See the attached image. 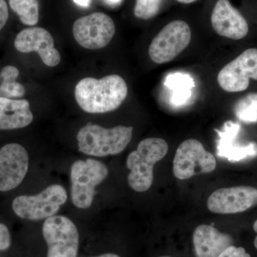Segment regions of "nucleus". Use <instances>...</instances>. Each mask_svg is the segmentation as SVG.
I'll use <instances>...</instances> for the list:
<instances>
[{
	"mask_svg": "<svg viewBox=\"0 0 257 257\" xmlns=\"http://www.w3.org/2000/svg\"><path fill=\"white\" fill-rule=\"evenodd\" d=\"M253 230H254L255 232L257 233V220L255 221V222L253 223ZM254 246L257 249V236H256V238H255L254 239Z\"/></svg>",
	"mask_w": 257,
	"mask_h": 257,
	"instance_id": "c85d7f7f",
	"label": "nucleus"
},
{
	"mask_svg": "<svg viewBox=\"0 0 257 257\" xmlns=\"http://www.w3.org/2000/svg\"><path fill=\"white\" fill-rule=\"evenodd\" d=\"M191 40L192 31L188 24L183 20L171 22L152 40L149 56L155 63H168L189 46Z\"/></svg>",
	"mask_w": 257,
	"mask_h": 257,
	"instance_id": "423d86ee",
	"label": "nucleus"
},
{
	"mask_svg": "<svg viewBox=\"0 0 257 257\" xmlns=\"http://www.w3.org/2000/svg\"><path fill=\"white\" fill-rule=\"evenodd\" d=\"M163 0H136L134 15L137 18L150 20L160 13Z\"/></svg>",
	"mask_w": 257,
	"mask_h": 257,
	"instance_id": "4be33fe9",
	"label": "nucleus"
},
{
	"mask_svg": "<svg viewBox=\"0 0 257 257\" xmlns=\"http://www.w3.org/2000/svg\"><path fill=\"white\" fill-rule=\"evenodd\" d=\"M29 169V155L18 143L7 144L0 149V192L13 190L23 182Z\"/></svg>",
	"mask_w": 257,
	"mask_h": 257,
	"instance_id": "9b49d317",
	"label": "nucleus"
},
{
	"mask_svg": "<svg viewBox=\"0 0 257 257\" xmlns=\"http://www.w3.org/2000/svg\"><path fill=\"white\" fill-rule=\"evenodd\" d=\"M128 94V87L122 77L110 74L101 79L86 77L74 89V96L81 109L90 114H102L116 110Z\"/></svg>",
	"mask_w": 257,
	"mask_h": 257,
	"instance_id": "f257e3e1",
	"label": "nucleus"
},
{
	"mask_svg": "<svg viewBox=\"0 0 257 257\" xmlns=\"http://www.w3.org/2000/svg\"><path fill=\"white\" fill-rule=\"evenodd\" d=\"M160 257H171V256H160Z\"/></svg>",
	"mask_w": 257,
	"mask_h": 257,
	"instance_id": "7c9ffc66",
	"label": "nucleus"
},
{
	"mask_svg": "<svg viewBox=\"0 0 257 257\" xmlns=\"http://www.w3.org/2000/svg\"><path fill=\"white\" fill-rule=\"evenodd\" d=\"M208 209L215 214H237L257 205V189L248 186L221 188L209 196Z\"/></svg>",
	"mask_w": 257,
	"mask_h": 257,
	"instance_id": "f8f14e48",
	"label": "nucleus"
},
{
	"mask_svg": "<svg viewBox=\"0 0 257 257\" xmlns=\"http://www.w3.org/2000/svg\"><path fill=\"white\" fill-rule=\"evenodd\" d=\"M236 117L246 123H257V92L248 93L234 106Z\"/></svg>",
	"mask_w": 257,
	"mask_h": 257,
	"instance_id": "412c9836",
	"label": "nucleus"
},
{
	"mask_svg": "<svg viewBox=\"0 0 257 257\" xmlns=\"http://www.w3.org/2000/svg\"><path fill=\"white\" fill-rule=\"evenodd\" d=\"M73 1L75 4L83 8H87L90 4V0H73Z\"/></svg>",
	"mask_w": 257,
	"mask_h": 257,
	"instance_id": "a878e982",
	"label": "nucleus"
},
{
	"mask_svg": "<svg viewBox=\"0 0 257 257\" xmlns=\"http://www.w3.org/2000/svg\"><path fill=\"white\" fill-rule=\"evenodd\" d=\"M165 84L172 90L171 101L177 106L187 102L192 94L194 82L187 74L174 73L167 76Z\"/></svg>",
	"mask_w": 257,
	"mask_h": 257,
	"instance_id": "a211bd4d",
	"label": "nucleus"
},
{
	"mask_svg": "<svg viewBox=\"0 0 257 257\" xmlns=\"http://www.w3.org/2000/svg\"><path fill=\"white\" fill-rule=\"evenodd\" d=\"M20 72L14 66H6L0 72V97L20 98L26 90L23 84L17 82Z\"/></svg>",
	"mask_w": 257,
	"mask_h": 257,
	"instance_id": "6ab92c4d",
	"label": "nucleus"
},
{
	"mask_svg": "<svg viewBox=\"0 0 257 257\" xmlns=\"http://www.w3.org/2000/svg\"><path fill=\"white\" fill-rule=\"evenodd\" d=\"M67 199L66 189L59 184H53L36 195L18 196L13 200L12 208L21 219L42 220L55 216Z\"/></svg>",
	"mask_w": 257,
	"mask_h": 257,
	"instance_id": "39448f33",
	"label": "nucleus"
},
{
	"mask_svg": "<svg viewBox=\"0 0 257 257\" xmlns=\"http://www.w3.org/2000/svg\"><path fill=\"white\" fill-rule=\"evenodd\" d=\"M219 257H251V255L246 253L243 247H236L232 245L226 248Z\"/></svg>",
	"mask_w": 257,
	"mask_h": 257,
	"instance_id": "b1692460",
	"label": "nucleus"
},
{
	"mask_svg": "<svg viewBox=\"0 0 257 257\" xmlns=\"http://www.w3.org/2000/svg\"><path fill=\"white\" fill-rule=\"evenodd\" d=\"M33 119L30 102L26 99L0 97V130L26 127Z\"/></svg>",
	"mask_w": 257,
	"mask_h": 257,
	"instance_id": "f3484780",
	"label": "nucleus"
},
{
	"mask_svg": "<svg viewBox=\"0 0 257 257\" xmlns=\"http://www.w3.org/2000/svg\"><path fill=\"white\" fill-rule=\"evenodd\" d=\"M72 30L74 39L81 47L94 50L107 46L114 36L116 29L109 15L94 13L77 19Z\"/></svg>",
	"mask_w": 257,
	"mask_h": 257,
	"instance_id": "1a4fd4ad",
	"label": "nucleus"
},
{
	"mask_svg": "<svg viewBox=\"0 0 257 257\" xmlns=\"http://www.w3.org/2000/svg\"><path fill=\"white\" fill-rule=\"evenodd\" d=\"M169 145L162 138L145 139L128 155L126 165L130 174L128 183L135 192H145L153 183L154 167L167 155Z\"/></svg>",
	"mask_w": 257,
	"mask_h": 257,
	"instance_id": "f03ea898",
	"label": "nucleus"
},
{
	"mask_svg": "<svg viewBox=\"0 0 257 257\" xmlns=\"http://www.w3.org/2000/svg\"><path fill=\"white\" fill-rule=\"evenodd\" d=\"M11 246V234L6 225L0 223V251H6Z\"/></svg>",
	"mask_w": 257,
	"mask_h": 257,
	"instance_id": "5701e85b",
	"label": "nucleus"
},
{
	"mask_svg": "<svg viewBox=\"0 0 257 257\" xmlns=\"http://www.w3.org/2000/svg\"><path fill=\"white\" fill-rule=\"evenodd\" d=\"M176 1L178 2L179 3H182V4L189 5L195 3L197 0H176Z\"/></svg>",
	"mask_w": 257,
	"mask_h": 257,
	"instance_id": "bb28decb",
	"label": "nucleus"
},
{
	"mask_svg": "<svg viewBox=\"0 0 257 257\" xmlns=\"http://www.w3.org/2000/svg\"><path fill=\"white\" fill-rule=\"evenodd\" d=\"M15 47L23 53L37 52L43 63L48 67H56L61 61L60 52L55 47L53 37L42 28L32 27L22 30L15 38Z\"/></svg>",
	"mask_w": 257,
	"mask_h": 257,
	"instance_id": "ddd939ff",
	"label": "nucleus"
},
{
	"mask_svg": "<svg viewBox=\"0 0 257 257\" xmlns=\"http://www.w3.org/2000/svg\"><path fill=\"white\" fill-rule=\"evenodd\" d=\"M11 9L18 15L21 23L35 26L39 22L40 9L38 0H9Z\"/></svg>",
	"mask_w": 257,
	"mask_h": 257,
	"instance_id": "aec40b11",
	"label": "nucleus"
},
{
	"mask_svg": "<svg viewBox=\"0 0 257 257\" xmlns=\"http://www.w3.org/2000/svg\"><path fill=\"white\" fill-rule=\"evenodd\" d=\"M42 234L48 246L47 257H77L79 231L69 218L60 215L47 218Z\"/></svg>",
	"mask_w": 257,
	"mask_h": 257,
	"instance_id": "0eeeda50",
	"label": "nucleus"
},
{
	"mask_svg": "<svg viewBox=\"0 0 257 257\" xmlns=\"http://www.w3.org/2000/svg\"><path fill=\"white\" fill-rule=\"evenodd\" d=\"M106 1H107V3H109V4L116 5L119 4L120 2H121V0H106Z\"/></svg>",
	"mask_w": 257,
	"mask_h": 257,
	"instance_id": "c756f323",
	"label": "nucleus"
},
{
	"mask_svg": "<svg viewBox=\"0 0 257 257\" xmlns=\"http://www.w3.org/2000/svg\"><path fill=\"white\" fill-rule=\"evenodd\" d=\"M193 243L196 256L219 257L226 248L232 246L233 239L214 226L202 224L194 230Z\"/></svg>",
	"mask_w": 257,
	"mask_h": 257,
	"instance_id": "dca6fc26",
	"label": "nucleus"
},
{
	"mask_svg": "<svg viewBox=\"0 0 257 257\" xmlns=\"http://www.w3.org/2000/svg\"><path fill=\"white\" fill-rule=\"evenodd\" d=\"M9 18V10L5 0H0V31L6 25Z\"/></svg>",
	"mask_w": 257,
	"mask_h": 257,
	"instance_id": "393cba45",
	"label": "nucleus"
},
{
	"mask_svg": "<svg viewBox=\"0 0 257 257\" xmlns=\"http://www.w3.org/2000/svg\"><path fill=\"white\" fill-rule=\"evenodd\" d=\"M109 175L106 166L94 159L77 160L71 167V198L76 207L86 209L92 206L96 186Z\"/></svg>",
	"mask_w": 257,
	"mask_h": 257,
	"instance_id": "20e7f679",
	"label": "nucleus"
},
{
	"mask_svg": "<svg viewBox=\"0 0 257 257\" xmlns=\"http://www.w3.org/2000/svg\"><path fill=\"white\" fill-rule=\"evenodd\" d=\"M93 257H120L118 255L115 254V253H106L104 254L99 255V256H93Z\"/></svg>",
	"mask_w": 257,
	"mask_h": 257,
	"instance_id": "cd10ccee",
	"label": "nucleus"
},
{
	"mask_svg": "<svg viewBox=\"0 0 257 257\" xmlns=\"http://www.w3.org/2000/svg\"><path fill=\"white\" fill-rule=\"evenodd\" d=\"M211 23L217 35L231 40H241L248 32L247 21L229 0H217L211 13Z\"/></svg>",
	"mask_w": 257,
	"mask_h": 257,
	"instance_id": "4468645a",
	"label": "nucleus"
},
{
	"mask_svg": "<svg viewBox=\"0 0 257 257\" xmlns=\"http://www.w3.org/2000/svg\"><path fill=\"white\" fill-rule=\"evenodd\" d=\"M257 81V49L243 51L235 60L225 65L217 75L221 89L227 92L246 90L250 79Z\"/></svg>",
	"mask_w": 257,
	"mask_h": 257,
	"instance_id": "9d476101",
	"label": "nucleus"
},
{
	"mask_svg": "<svg viewBox=\"0 0 257 257\" xmlns=\"http://www.w3.org/2000/svg\"><path fill=\"white\" fill-rule=\"evenodd\" d=\"M216 167L215 157L197 140H185L176 151L173 172L176 178L180 180L199 174L210 173Z\"/></svg>",
	"mask_w": 257,
	"mask_h": 257,
	"instance_id": "6e6552de",
	"label": "nucleus"
},
{
	"mask_svg": "<svg viewBox=\"0 0 257 257\" xmlns=\"http://www.w3.org/2000/svg\"><path fill=\"white\" fill-rule=\"evenodd\" d=\"M241 130L239 123L227 121L221 130H216L219 135L216 153L221 158L231 162H239L249 157L257 156V144L241 145L236 141Z\"/></svg>",
	"mask_w": 257,
	"mask_h": 257,
	"instance_id": "2eb2a0df",
	"label": "nucleus"
},
{
	"mask_svg": "<svg viewBox=\"0 0 257 257\" xmlns=\"http://www.w3.org/2000/svg\"><path fill=\"white\" fill-rule=\"evenodd\" d=\"M133 135L132 126L106 128L89 122L77 133L79 150L85 155L98 157L118 155L127 147Z\"/></svg>",
	"mask_w": 257,
	"mask_h": 257,
	"instance_id": "7ed1b4c3",
	"label": "nucleus"
}]
</instances>
